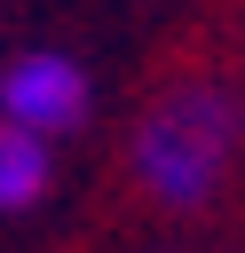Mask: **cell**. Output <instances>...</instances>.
I'll list each match as a JSON object with an SVG mask.
<instances>
[{
  "label": "cell",
  "instance_id": "cell-1",
  "mask_svg": "<svg viewBox=\"0 0 245 253\" xmlns=\"http://www.w3.org/2000/svg\"><path fill=\"white\" fill-rule=\"evenodd\" d=\"M237 150H245L237 87H221L213 71H190L142 103V119L126 134V174L158 213H205L229 190Z\"/></svg>",
  "mask_w": 245,
  "mask_h": 253
},
{
  "label": "cell",
  "instance_id": "cell-2",
  "mask_svg": "<svg viewBox=\"0 0 245 253\" xmlns=\"http://www.w3.org/2000/svg\"><path fill=\"white\" fill-rule=\"evenodd\" d=\"M87 111H95V87H87V71H79L71 55H55V47H32V55H16V63L0 71V119L24 126V134H40V142L87 126Z\"/></svg>",
  "mask_w": 245,
  "mask_h": 253
},
{
  "label": "cell",
  "instance_id": "cell-3",
  "mask_svg": "<svg viewBox=\"0 0 245 253\" xmlns=\"http://www.w3.org/2000/svg\"><path fill=\"white\" fill-rule=\"evenodd\" d=\"M47 174H55V158H47V142L0 119V213H16V206H32V198L47 190Z\"/></svg>",
  "mask_w": 245,
  "mask_h": 253
},
{
  "label": "cell",
  "instance_id": "cell-4",
  "mask_svg": "<svg viewBox=\"0 0 245 253\" xmlns=\"http://www.w3.org/2000/svg\"><path fill=\"white\" fill-rule=\"evenodd\" d=\"M237 111H245V87H237Z\"/></svg>",
  "mask_w": 245,
  "mask_h": 253
}]
</instances>
